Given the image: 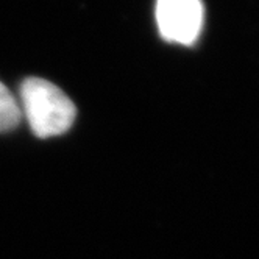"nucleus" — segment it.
I'll return each instance as SVG.
<instances>
[{"mask_svg":"<svg viewBox=\"0 0 259 259\" xmlns=\"http://www.w3.org/2000/svg\"><path fill=\"white\" fill-rule=\"evenodd\" d=\"M21 108L10 89L0 81V132L13 130L21 120Z\"/></svg>","mask_w":259,"mask_h":259,"instance_id":"nucleus-3","label":"nucleus"},{"mask_svg":"<svg viewBox=\"0 0 259 259\" xmlns=\"http://www.w3.org/2000/svg\"><path fill=\"white\" fill-rule=\"evenodd\" d=\"M156 24L165 41L189 46L201 31L203 5L200 0H156Z\"/></svg>","mask_w":259,"mask_h":259,"instance_id":"nucleus-2","label":"nucleus"},{"mask_svg":"<svg viewBox=\"0 0 259 259\" xmlns=\"http://www.w3.org/2000/svg\"><path fill=\"white\" fill-rule=\"evenodd\" d=\"M19 108L31 132L42 139L66 133L77 116L75 105L57 84L36 77L22 83Z\"/></svg>","mask_w":259,"mask_h":259,"instance_id":"nucleus-1","label":"nucleus"}]
</instances>
